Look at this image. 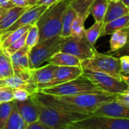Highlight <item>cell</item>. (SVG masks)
Instances as JSON below:
<instances>
[{"instance_id":"obj_1","label":"cell","mask_w":129,"mask_h":129,"mask_svg":"<svg viewBox=\"0 0 129 129\" xmlns=\"http://www.w3.org/2000/svg\"><path fill=\"white\" fill-rule=\"evenodd\" d=\"M70 2L71 0H61L49 6L39 18L36 22L39 30V42L61 36L63 15L70 6Z\"/></svg>"},{"instance_id":"obj_13","label":"cell","mask_w":129,"mask_h":129,"mask_svg":"<svg viewBox=\"0 0 129 129\" xmlns=\"http://www.w3.org/2000/svg\"><path fill=\"white\" fill-rule=\"evenodd\" d=\"M94 115H104L113 118L129 119V106H124L115 100L108 102L100 106L94 112Z\"/></svg>"},{"instance_id":"obj_24","label":"cell","mask_w":129,"mask_h":129,"mask_svg":"<svg viewBox=\"0 0 129 129\" xmlns=\"http://www.w3.org/2000/svg\"><path fill=\"white\" fill-rule=\"evenodd\" d=\"M93 2L94 0H71L70 6L73 8L78 15L86 20L90 15Z\"/></svg>"},{"instance_id":"obj_3","label":"cell","mask_w":129,"mask_h":129,"mask_svg":"<svg viewBox=\"0 0 129 129\" xmlns=\"http://www.w3.org/2000/svg\"><path fill=\"white\" fill-rule=\"evenodd\" d=\"M38 91L52 96H72L86 93H106L97 87L84 75L70 81L54 87L43 88Z\"/></svg>"},{"instance_id":"obj_5","label":"cell","mask_w":129,"mask_h":129,"mask_svg":"<svg viewBox=\"0 0 129 129\" xmlns=\"http://www.w3.org/2000/svg\"><path fill=\"white\" fill-rule=\"evenodd\" d=\"M81 67L82 69L108 74L118 79L122 80L119 58L109 54H103L96 52L93 57L81 61Z\"/></svg>"},{"instance_id":"obj_49","label":"cell","mask_w":129,"mask_h":129,"mask_svg":"<svg viewBox=\"0 0 129 129\" xmlns=\"http://www.w3.org/2000/svg\"><path fill=\"white\" fill-rule=\"evenodd\" d=\"M59 1H61V0H55V2H56V3H58V2H59Z\"/></svg>"},{"instance_id":"obj_18","label":"cell","mask_w":129,"mask_h":129,"mask_svg":"<svg viewBox=\"0 0 129 129\" xmlns=\"http://www.w3.org/2000/svg\"><path fill=\"white\" fill-rule=\"evenodd\" d=\"M127 14H129L127 7L123 4L121 0L118 2H110L103 19V24Z\"/></svg>"},{"instance_id":"obj_40","label":"cell","mask_w":129,"mask_h":129,"mask_svg":"<svg viewBox=\"0 0 129 129\" xmlns=\"http://www.w3.org/2000/svg\"><path fill=\"white\" fill-rule=\"evenodd\" d=\"M55 3H56L55 0H38L36 5H45L49 7Z\"/></svg>"},{"instance_id":"obj_47","label":"cell","mask_w":129,"mask_h":129,"mask_svg":"<svg viewBox=\"0 0 129 129\" xmlns=\"http://www.w3.org/2000/svg\"><path fill=\"white\" fill-rule=\"evenodd\" d=\"M110 2H118V1H120V0H109Z\"/></svg>"},{"instance_id":"obj_50","label":"cell","mask_w":129,"mask_h":129,"mask_svg":"<svg viewBox=\"0 0 129 129\" xmlns=\"http://www.w3.org/2000/svg\"><path fill=\"white\" fill-rule=\"evenodd\" d=\"M127 10H128V13H129V6H127Z\"/></svg>"},{"instance_id":"obj_22","label":"cell","mask_w":129,"mask_h":129,"mask_svg":"<svg viewBox=\"0 0 129 129\" xmlns=\"http://www.w3.org/2000/svg\"><path fill=\"white\" fill-rule=\"evenodd\" d=\"M14 75L11 56L4 49L0 47V79Z\"/></svg>"},{"instance_id":"obj_23","label":"cell","mask_w":129,"mask_h":129,"mask_svg":"<svg viewBox=\"0 0 129 129\" xmlns=\"http://www.w3.org/2000/svg\"><path fill=\"white\" fill-rule=\"evenodd\" d=\"M109 3V0H94L90 14L92 15L95 21L103 23V19Z\"/></svg>"},{"instance_id":"obj_16","label":"cell","mask_w":129,"mask_h":129,"mask_svg":"<svg viewBox=\"0 0 129 129\" xmlns=\"http://www.w3.org/2000/svg\"><path fill=\"white\" fill-rule=\"evenodd\" d=\"M46 61L57 66H78L81 67V61L75 55L58 51L53 54Z\"/></svg>"},{"instance_id":"obj_42","label":"cell","mask_w":129,"mask_h":129,"mask_svg":"<svg viewBox=\"0 0 129 129\" xmlns=\"http://www.w3.org/2000/svg\"><path fill=\"white\" fill-rule=\"evenodd\" d=\"M8 9H3V8H1L0 7V21L3 18V17L5 15V14L6 13Z\"/></svg>"},{"instance_id":"obj_7","label":"cell","mask_w":129,"mask_h":129,"mask_svg":"<svg viewBox=\"0 0 129 129\" xmlns=\"http://www.w3.org/2000/svg\"><path fill=\"white\" fill-rule=\"evenodd\" d=\"M72 124L84 129H129V119L92 114Z\"/></svg>"},{"instance_id":"obj_41","label":"cell","mask_w":129,"mask_h":129,"mask_svg":"<svg viewBox=\"0 0 129 129\" xmlns=\"http://www.w3.org/2000/svg\"><path fill=\"white\" fill-rule=\"evenodd\" d=\"M61 129H84V128H82V127H78V126H75L74 124H69V125H67L66 127H64Z\"/></svg>"},{"instance_id":"obj_43","label":"cell","mask_w":129,"mask_h":129,"mask_svg":"<svg viewBox=\"0 0 129 129\" xmlns=\"http://www.w3.org/2000/svg\"><path fill=\"white\" fill-rule=\"evenodd\" d=\"M121 79L129 86V75H121Z\"/></svg>"},{"instance_id":"obj_46","label":"cell","mask_w":129,"mask_h":129,"mask_svg":"<svg viewBox=\"0 0 129 129\" xmlns=\"http://www.w3.org/2000/svg\"><path fill=\"white\" fill-rule=\"evenodd\" d=\"M124 93H127V94H129V86H127V87L126 88V90H124Z\"/></svg>"},{"instance_id":"obj_28","label":"cell","mask_w":129,"mask_h":129,"mask_svg":"<svg viewBox=\"0 0 129 129\" xmlns=\"http://www.w3.org/2000/svg\"><path fill=\"white\" fill-rule=\"evenodd\" d=\"M39 40H40L39 30L35 23L30 26V27L29 28L27 33L25 46L28 49V50L31 49L36 44H37L39 42Z\"/></svg>"},{"instance_id":"obj_8","label":"cell","mask_w":129,"mask_h":129,"mask_svg":"<svg viewBox=\"0 0 129 129\" xmlns=\"http://www.w3.org/2000/svg\"><path fill=\"white\" fill-rule=\"evenodd\" d=\"M60 51L75 55L81 61L93 57L97 52L95 46L90 44L86 38L72 36L66 38Z\"/></svg>"},{"instance_id":"obj_2","label":"cell","mask_w":129,"mask_h":129,"mask_svg":"<svg viewBox=\"0 0 129 129\" xmlns=\"http://www.w3.org/2000/svg\"><path fill=\"white\" fill-rule=\"evenodd\" d=\"M35 101L37 102L39 109L38 121L49 127L50 129H61L67 125L72 124L74 122L81 120L90 115L80 112H69L52 108L46 106L37 102V100Z\"/></svg>"},{"instance_id":"obj_26","label":"cell","mask_w":129,"mask_h":129,"mask_svg":"<svg viewBox=\"0 0 129 129\" xmlns=\"http://www.w3.org/2000/svg\"><path fill=\"white\" fill-rule=\"evenodd\" d=\"M30 26L31 25H27V26L19 27L18 29L14 30L13 32L8 34L7 36L3 37H0V40H1V41H2L1 47L3 49H6L8 46H9L11 44H12L17 40L21 38L24 34H25L28 31Z\"/></svg>"},{"instance_id":"obj_35","label":"cell","mask_w":129,"mask_h":129,"mask_svg":"<svg viewBox=\"0 0 129 129\" xmlns=\"http://www.w3.org/2000/svg\"><path fill=\"white\" fill-rule=\"evenodd\" d=\"M107 54H109V55L117 57V58H119L123 55H129V37L127 40V43L124 44V46L123 47H121L116 52H114L112 53H107Z\"/></svg>"},{"instance_id":"obj_21","label":"cell","mask_w":129,"mask_h":129,"mask_svg":"<svg viewBox=\"0 0 129 129\" xmlns=\"http://www.w3.org/2000/svg\"><path fill=\"white\" fill-rule=\"evenodd\" d=\"M76 12L73 9L72 6H69L66 11L64 12V14L63 15L62 18V23H61V37L63 38H68L71 37V30H72V26L73 24L74 20L77 17Z\"/></svg>"},{"instance_id":"obj_39","label":"cell","mask_w":129,"mask_h":129,"mask_svg":"<svg viewBox=\"0 0 129 129\" xmlns=\"http://www.w3.org/2000/svg\"><path fill=\"white\" fill-rule=\"evenodd\" d=\"M11 2L15 5V6H19V7L30 6L27 2V0H11Z\"/></svg>"},{"instance_id":"obj_11","label":"cell","mask_w":129,"mask_h":129,"mask_svg":"<svg viewBox=\"0 0 129 129\" xmlns=\"http://www.w3.org/2000/svg\"><path fill=\"white\" fill-rule=\"evenodd\" d=\"M28 51V49L24 45L22 48L11 55L14 75L20 76L27 81L32 80L31 70L29 67Z\"/></svg>"},{"instance_id":"obj_14","label":"cell","mask_w":129,"mask_h":129,"mask_svg":"<svg viewBox=\"0 0 129 129\" xmlns=\"http://www.w3.org/2000/svg\"><path fill=\"white\" fill-rule=\"evenodd\" d=\"M0 87H7L12 89H24L27 90L30 95L38 91L37 84H35L32 80L27 81L16 75L0 79Z\"/></svg>"},{"instance_id":"obj_48","label":"cell","mask_w":129,"mask_h":129,"mask_svg":"<svg viewBox=\"0 0 129 129\" xmlns=\"http://www.w3.org/2000/svg\"><path fill=\"white\" fill-rule=\"evenodd\" d=\"M1 45H2V41H1V40H0V47H1Z\"/></svg>"},{"instance_id":"obj_51","label":"cell","mask_w":129,"mask_h":129,"mask_svg":"<svg viewBox=\"0 0 129 129\" xmlns=\"http://www.w3.org/2000/svg\"><path fill=\"white\" fill-rule=\"evenodd\" d=\"M129 75V74H128V75Z\"/></svg>"},{"instance_id":"obj_6","label":"cell","mask_w":129,"mask_h":129,"mask_svg":"<svg viewBox=\"0 0 129 129\" xmlns=\"http://www.w3.org/2000/svg\"><path fill=\"white\" fill-rule=\"evenodd\" d=\"M83 75L101 90L110 94L116 95L124 93L127 87V84L123 80L118 79L108 74L83 69Z\"/></svg>"},{"instance_id":"obj_37","label":"cell","mask_w":129,"mask_h":129,"mask_svg":"<svg viewBox=\"0 0 129 129\" xmlns=\"http://www.w3.org/2000/svg\"><path fill=\"white\" fill-rule=\"evenodd\" d=\"M24 129H50V128L46 125H45L44 124L41 123L40 121H37L27 124Z\"/></svg>"},{"instance_id":"obj_31","label":"cell","mask_w":129,"mask_h":129,"mask_svg":"<svg viewBox=\"0 0 129 129\" xmlns=\"http://www.w3.org/2000/svg\"><path fill=\"white\" fill-rule=\"evenodd\" d=\"M27 33L25 34H24L21 38H19L18 40H17L15 42H14L12 44H11L9 46H8L7 48L4 49L6 50V52L11 56L12 55H13L15 52H17L18 50H19L21 48H22L24 45H25V41H26V37H27Z\"/></svg>"},{"instance_id":"obj_15","label":"cell","mask_w":129,"mask_h":129,"mask_svg":"<svg viewBox=\"0 0 129 129\" xmlns=\"http://www.w3.org/2000/svg\"><path fill=\"white\" fill-rule=\"evenodd\" d=\"M57 68V66L49 63L43 67L31 70V79L33 82L37 84V86L49 82L52 80Z\"/></svg>"},{"instance_id":"obj_19","label":"cell","mask_w":129,"mask_h":129,"mask_svg":"<svg viewBox=\"0 0 129 129\" xmlns=\"http://www.w3.org/2000/svg\"><path fill=\"white\" fill-rule=\"evenodd\" d=\"M110 38V50L108 53L116 52L124 46L129 37V25L123 29L118 30L111 34Z\"/></svg>"},{"instance_id":"obj_12","label":"cell","mask_w":129,"mask_h":129,"mask_svg":"<svg viewBox=\"0 0 129 129\" xmlns=\"http://www.w3.org/2000/svg\"><path fill=\"white\" fill-rule=\"evenodd\" d=\"M15 101V106L27 124L37 121L39 119V109L37 102L31 96L24 101Z\"/></svg>"},{"instance_id":"obj_30","label":"cell","mask_w":129,"mask_h":129,"mask_svg":"<svg viewBox=\"0 0 129 129\" xmlns=\"http://www.w3.org/2000/svg\"><path fill=\"white\" fill-rule=\"evenodd\" d=\"M85 19L79 15H77L75 19L73 21L71 30V36L72 37H78L82 38H86L85 37V28H84V22Z\"/></svg>"},{"instance_id":"obj_36","label":"cell","mask_w":129,"mask_h":129,"mask_svg":"<svg viewBox=\"0 0 129 129\" xmlns=\"http://www.w3.org/2000/svg\"><path fill=\"white\" fill-rule=\"evenodd\" d=\"M115 100L119 103H121L124 106H129V94L125 93H121L115 95Z\"/></svg>"},{"instance_id":"obj_32","label":"cell","mask_w":129,"mask_h":129,"mask_svg":"<svg viewBox=\"0 0 129 129\" xmlns=\"http://www.w3.org/2000/svg\"><path fill=\"white\" fill-rule=\"evenodd\" d=\"M14 100L13 89L7 87H0V103Z\"/></svg>"},{"instance_id":"obj_9","label":"cell","mask_w":129,"mask_h":129,"mask_svg":"<svg viewBox=\"0 0 129 129\" xmlns=\"http://www.w3.org/2000/svg\"><path fill=\"white\" fill-rule=\"evenodd\" d=\"M48 6L45 5H36L29 8L24 14H22L20 18L17 20L15 23H14L11 27L7 28L0 33V37H3L13 32L14 30L18 29L19 27L32 25L37 22L39 18L42 15V14L46 10Z\"/></svg>"},{"instance_id":"obj_10","label":"cell","mask_w":129,"mask_h":129,"mask_svg":"<svg viewBox=\"0 0 129 129\" xmlns=\"http://www.w3.org/2000/svg\"><path fill=\"white\" fill-rule=\"evenodd\" d=\"M83 75L82 67L78 66H58L55 72L54 77L52 81L48 83L37 85L38 90L54 87L63 83H66L77 78L78 77Z\"/></svg>"},{"instance_id":"obj_20","label":"cell","mask_w":129,"mask_h":129,"mask_svg":"<svg viewBox=\"0 0 129 129\" xmlns=\"http://www.w3.org/2000/svg\"><path fill=\"white\" fill-rule=\"evenodd\" d=\"M128 25H129V14L103 24V27L100 37H103L106 35H111L114 32L123 29L127 27Z\"/></svg>"},{"instance_id":"obj_17","label":"cell","mask_w":129,"mask_h":129,"mask_svg":"<svg viewBox=\"0 0 129 129\" xmlns=\"http://www.w3.org/2000/svg\"><path fill=\"white\" fill-rule=\"evenodd\" d=\"M29 7H19L15 6L7 10L5 15L0 21V33L3 30H6L9 27H11L14 23L17 21V20L20 18V16L24 14L29 8Z\"/></svg>"},{"instance_id":"obj_33","label":"cell","mask_w":129,"mask_h":129,"mask_svg":"<svg viewBox=\"0 0 129 129\" xmlns=\"http://www.w3.org/2000/svg\"><path fill=\"white\" fill-rule=\"evenodd\" d=\"M14 100L17 101H24L30 96V93L24 89H13Z\"/></svg>"},{"instance_id":"obj_25","label":"cell","mask_w":129,"mask_h":129,"mask_svg":"<svg viewBox=\"0 0 129 129\" xmlns=\"http://www.w3.org/2000/svg\"><path fill=\"white\" fill-rule=\"evenodd\" d=\"M26 126L27 124L20 115L15 106V104L13 106L10 116L3 129H24Z\"/></svg>"},{"instance_id":"obj_45","label":"cell","mask_w":129,"mask_h":129,"mask_svg":"<svg viewBox=\"0 0 129 129\" xmlns=\"http://www.w3.org/2000/svg\"><path fill=\"white\" fill-rule=\"evenodd\" d=\"M121 2L123 3V4L125 6H129V0H121Z\"/></svg>"},{"instance_id":"obj_44","label":"cell","mask_w":129,"mask_h":129,"mask_svg":"<svg viewBox=\"0 0 129 129\" xmlns=\"http://www.w3.org/2000/svg\"><path fill=\"white\" fill-rule=\"evenodd\" d=\"M38 0H27V2L29 3V5L30 6H36Z\"/></svg>"},{"instance_id":"obj_29","label":"cell","mask_w":129,"mask_h":129,"mask_svg":"<svg viewBox=\"0 0 129 129\" xmlns=\"http://www.w3.org/2000/svg\"><path fill=\"white\" fill-rule=\"evenodd\" d=\"M15 100L7 103H0V129H3L6 124L12 112Z\"/></svg>"},{"instance_id":"obj_38","label":"cell","mask_w":129,"mask_h":129,"mask_svg":"<svg viewBox=\"0 0 129 129\" xmlns=\"http://www.w3.org/2000/svg\"><path fill=\"white\" fill-rule=\"evenodd\" d=\"M0 7L6 9H9L15 7V5L11 2V0H0Z\"/></svg>"},{"instance_id":"obj_4","label":"cell","mask_w":129,"mask_h":129,"mask_svg":"<svg viewBox=\"0 0 129 129\" xmlns=\"http://www.w3.org/2000/svg\"><path fill=\"white\" fill-rule=\"evenodd\" d=\"M66 38L61 36L53 37L38 42L28 51L29 67L30 70L40 67L53 54L60 51V49Z\"/></svg>"},{"instance_id":"obj_27","label":"cell","mask_w":129,"mask_h":129,"mask_svg":"<svg viewBox=\"0 0 129 129\" xmlns=\"http://www.w3.org/2000/svg\"><path fill=\"white\" fill-rule=\"evenodd\" d=\"M103 27V22H96L95 23L88 29H85V37L87 41L92 44L95 45L97 40L100 37L101 33Z\"/></svg>"},{"instance_id":"obj_34","label":"cell","mask_w":129,"mask_h":129,"mask_svg":"<svg viewBox=\"0 0 129 129\" xmlns=\"http://www.w3.org/2000/svg\"><path fill=\"white\" fill-rule=\"evenodd\" d=\"M121 66V75H126L129 74V55L119 57Z\"/></svg>"}]
</instances>
